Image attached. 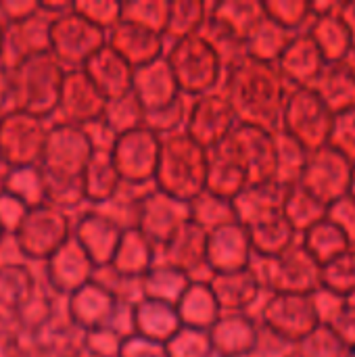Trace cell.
<instances>
[{
	"label": "cell",
	"mask_w": 355,
	"mask_h": 357,
	"mask_svg": "<svg viewBox=\"0 0 355 357\" xmlns=\"http://www.w3.org/2000/svg\"><path fill=\"white\" fill-rule=\"evenodd\" d=\"M0 192H2V178H0Z\"/></svg>",
	"instance_id": "obj_37"
},
{
	"label": "cell",
	"mask_w": 355,
	"mask_h": 357,
	"mask_svg": "<svg viewBox=\"0 0 355 357\" xmlns=\"http://www.w3.org/2000/svg\"><path fill=\"white\" fill-rule=\"evenodd\" d=\"M205 4L201 2H169V17L163 31V40L178 42L195 36L205 25Z\"/></svg>",
	"instance_id": "obj_30"
},
{
	"label": "cell",
	"mask_w": 355,
	"mask_h": 357,
	"mask_svg": "<svg viewBox=\"0 0 355 357\" xmlns=\"http://www.w3.org/2000/svg\"><path fill=\"white\" fill-rule=\"evenodd\" d=\"M282 115L285 126L289 130L287 134L293 136L303 149L320 151L324 142L331 138V109L314 90H299L297 94H293L291 100L285 102Z\"/></svg>",
	"instance_id": "obj_10"
},
{
	"label": "cell",
	"mask_w": 355,
	"mask_h": 357,
	"mask_svg": "<svg viewBox=\"0 0 355 357\" xmlns=\"http://www.w3.org/2000/svg\"><path fill=\"white\" fill-rule=\"evenodd\" d=\"M82 71L100 92L105 102L115 100L132 90L134 67H130L109 44H105L96 54H92L84 63Z\"/></svg>",
	"instance_id": "obj_19"
},
{
	"label": "cell",
	"mask_w": 355,
	"mask_h": 357,
	"mask_svg": "<svg viewBox=\"0 0 355 357\" xmlns=\"http://www.w3.org/2000/svg\"><path fill=\"white\" fill-rule=\"evenodd\" d=\"M6 105H10V77L8 71L0 65V115Z\"/></svg>",
	"instance_id": "obj_34"
},
{
	"label": "cell",
	"mask_w": 355,
	"mask_h": 357,
	"mask_svg": "<svg viewBox=\"0 0 355 357\" xmlns=\"http://www.w3.org/2000/svg\"><path fill=\"white\" fill-rule=\"evenodd\" d=\"M105 105V98L82 69H67L59 98V109L65 113L67 123L86 126L96 121L103 117Z\"/></svg>",
	"instance_id": "obj_17"
},
{
	"label": "cell",
	"mask_w": 355,
	"mask_h": 357,
	"mask_svg": "<svg viewBox=\"0 0 355 357\" xmlns=\"http://www.w3.org/2000/svg\"><path fill=\"white\" fill-rule=\"evenodd\" d=\"M224 73L226 77L220 94L230 102L236 119L276 134L285 113L280 73L270 63L249 54L226 65Z\"/></svg>",
	"instance_id": "obj_2"
},
{
	"label": "cell",
	"mask_w": 355,
	"mask_h": 357,
	"mask_svg": "<svg viewBox=\"0 0 355 357\" xmlns=\"http://www.w3.org/2000/svg\"><path fill=\"white\" fill-rule=\"evenodd\" d=\"M257 278L249 268L228 274H213L209 289L220 310H241L257 295Z\"/></svg>",
	"instance_id": "obj_25"
},
{
	"label": "cell",
	"mask_w": 355,
	"mask_h": 357,
	"mask_svg": "<svg viewBox=\"0 0 355 357\" xmlns=\"http://www.w3.org/2000/svg\"><path fill=\"white\" fill-rule=\"evenodd\" d=\"M190 220V203L167 197L165 192L155 190L146 195L140 203L138 230L153 243L155 251L184 224Z\"/></svg>",
	"instance_id": "obj_12"
},
{
	"label": "cell",
	"mask_w": 355,
	"mask_h": 357,
	"mask_svg": "<svg viewBox=\"0 0 355 357\" xmlns=\"http://www.w3.org/2000/svg\"><path fill=\"white\" fill-rule=\"evenodd\" d=\"M276 146L274 134L241 123L207 151L205 190L232 201L243 190L274 182Z\"/></svg>",
	"instance_id": "obj_1"
},
{
	"label": "cell",
	"mask_w": 355,
	"mask_h": 357,
	"mask_svg": "<svg viewBox=\"0 0 355 357\" xmlns=\"http://www.w3.org/2000/svg\"><path fill=\"white\" fill-rule=\"evenodd\" d=\"M107 44L134 69L144 67L163 56L165 40L161 33L138 23L119 19L107 31Z\"/></svg>",
	"instance_id": "obj_16"
},
{
	"label": "cell",
	"mask_w": 355,
	"mask_h": 357,
	"mask_svg": "<svg viewBox=\"0 0 355 357\" xmlns=\"http://www.w3.org/2000/svg\"><path fill=\"white\" fill-rule=\"evenodd\" d=\"M107 44V31L92 25L75 10L50 21L48 50L65 69H82L84 63Z\"/></svg>",
	"instance_id": "obj_6"
},
{
	"label": "cell",
	"mask_w": 355,
	"mask_h": 357,
	"mask_svg": "<svg viewBox=\"0 0 355 357\" xmlns=\"http://www.w3.org/2000/svg\"><path fill=\"white\" fill-rule=\"evenodd\" d=\"M121 234H123L121 228H117L109 218H105L94 209L77 220L73 238L90 257L94 268H107L111 266Z\"/></svg>",
	"instance_id": "obj_18"
},
{
	"label": "cell",
	"mask_w": 355,
	"mask_h": 357,
	"mask_svg": "<svg viewBox=\"0 0 355 357\" xmlns=\"http://www.w3.org/2000/svg\"><path fill=\"white\" fill-rule=\"evenodd\" d=\"M205 247H207V232L192 220L184 222L157 251L155 264L174 268L182 274L192 276L199 268H209L205 259Z\"/></svg>",
	"instance_id": "obj_14"
},
{
	"label": "cell",
	"mask_w": 355,
	"mask_h": 357,
	"mask_svg": "<svg viewBox=\"0 0 355 357\" xmlns=\"http://www.w3.org/2000/svg\"><path fill=\"white\" fill-rule=\"evenodd\" d=\"M320 59L322 52L316 42L312 38H299L282 54V71L299 82H310L322 73Z\"/></svg>",
	"instance_id": "obj_28"
},
{
	"label": "cell",
	"mask_w": 355,
	"mask_h": 357,
	"mask_svg": "<svg viewBox=\"0 0 355 357\" xmlns=\"http://www.w3.org/2000/svg\"><path fill=\"white\" fill-rule=\"evenodd\" d=\"M142 119H144V111L132 90L115 100H109L103 111V121L113 130L115 136L140 128Z\"/></svg>",
	"instance_id": "obj_31"
},
{
	"label": "cell",
	"mask_w": 355,
	"mask_h": 357,
	"mask_svg": "<svg viewBox=\"0 0 355 357\" xmlns=\"http://www.w3.org/2000/svg\"><path fill=\"white\" fill-rule=\"evenodd\" d=\"M67 69L48 52L33 54L8 71L10 77V109L48 119L59 111L61 88Z\"/></svg>",
	"instance_id": "obj_4"
},
{
	"label": "cell",
	"mask_w": 355,
	"mask_h": 357,
	"mask_svg": "<svg viewBox=\"0 0 355 357\" xmlns=\"http://www.w3.org/2000/svg\"><path fill=\"white\" fill-rule=\"evenodd\" d=\"M121 184L117 169L113 167L111 153H92L84 172V192L86 201L100 205L109 201Z\"/></svg>",
	"instance_id": "obj_26"
},
{
	"label": "cell",
	"mask_w": 355,
	"mask_h": 357,
	"mask_svg": "<svg viewBox=\"0 0 355 357\" xmlns=\"http://www.w3.org/2000/svg\"><path fill=\"white\" fill-rule=\"evenodd\" d=\"M4 236H6V232H4V230H2V226H0V241H2Z\"/></svg>",
	"instance_id": "obj_36"
},
{
	"label": "cell",
	"mask_w": 355,
	"mask_h": 357,
	"mask_svg": "<svg viewBox=\"0 0 355 357\" xmlns=\"http://www.w3.org/2000/svg\"><path fill=\"white\" fill-rule=\"evenodd\" d=\"M50 21H52L50 15H46L44 10H38L23 21L6 23L2 52H0V65L6 71H10L21 61H25L33 54H40V52H48Z\"/></svg>",
	"instance_id": "obj_13"
},
{
	"label": "cell",
	"mask_w": 355,
	"mask_h": 357,
	"mask_svg": "<svg viewBox=\"0 0 355 357\" xmlns=\"http://www.w3.org/2000/svg\"><path fill=\"white\" fill-rule=\"evenodd\" d=\"M155 266V247L153 243L138 230H123L117 251L111 259V268L115 274L126 278H144V274Z\"/></svg>",
	"instance_id": "obj_23"
},
{
	"label": "cell",
	"mask_w": 355,
	"mask_h": 357,
	"mask_svg": "<svg viewBox=\"0 0 355 357\" xmlns=\"http://www.w3.org/2000/svg\"><path fill=\"white\" fill-rule=\"evenodd\" d=\"M13 238L23 255L50 259L71 238V224L65 211L44 203L27 209Z\"/></svg>",
	"instance_id": "obj_7"
},
{
	"label": "cell",
	"mask_w": 355,
	"mask_h": 357,
	"mask_svg": "<svg viewBox=\"0 0 355 357\" xmlns=\"http://www.w3.org/2000/svg\"><path fill=\"white\" fill-rule=\"evenodd\" d=\"M2 190L17 201H21L27 209L44 205V184L38 165L31 167H15L8 169L2 178Z\"/></svg>",
	"instance_id": "obj_29"
},
{
	"label": "cell",
	"mask_w": 355,
	"mask_h": 357,
	"mask_svg": "<svg viewBox=\"0 0 355 357\" xmlns=\"http://www.w3.org/2000/svg\"><path fill=\"white\" fill-rule=\"evenodd\" d=\"M169 73L184 96L209 94L224 75V63L213 46L201 36H188L172 42L169 50L163 54Z\"/></svg>",
	"instance_id": "obj_5"
},
{
	"label": "cell",
	"mask_w": 355,
	"mask_h": 357,
	"mask_svg": "<svg viewBox=\"0 0 355 357\" xmlns=\"http://www.w3.org/2000/svg\"><path fill=\"white\" fill-rule=\"evenodd\" d=\"M234 126H236V115L230 102L222 94L209 92L199 96L190 105L186 113L184 134H188L197 144L209 151L222 138H226L234 130Z\"/></svg>",
	"instance_id": "obj_11"
},
{
	"label": "cell",
	"mask_w": 355,
	"mask_h": 357,
	"mask_svg": "<svg viewBox=\"0 0 355 357\" xmlns=\"http://www.w3.org/2000/svg\"><path fill=\"white\" fill-rule=\"evenodd\" d=\"M132 322H134V337L161 347L182 328L176 305L157 299H146V297L134 305Z\"/></svg>",
	"instance_id": "obj_21"
},
{
	"label": "cell",
	"mask_w": 355,
	"mask_h": 357,
	"mask_svg": "<svg viewBox=\"0 0 355 357\" xmlns=\"http://www.w3.org/2000/svg\"><path fill=\"white\" fill-rule=\"evenodd\" d=\"M190 220L197 222L205 232H209L222 224L236 222L232 203L226 199H220L207 190L190 203Z\"/></svg>",
	"instance_id": "obj_32"
},
{
	"label": "cell",
	"mask_w": 355,
	"mask_h": 357,
	"mask_svg": "<svg viewBox=\"0 0 355 357\" xmlns=\"http://www.w3.org/2000/svg\"><path fill=\"white\" fill-rule=\"evenodd\" d=\"M46 132L44 119L21 111H4L0 117V159L6 169L38 165Z\"/></svg>",
	"instance_id": "obj_8"
},
{
	"label": "cell",
	"mask_w": 355,
	"mask_h": 357,
	"mask_svg": "<svg viewBox=\"0 0 355 357\" xmlns=\"http://www.w3.org/2000/svg\"><path fill=\"white\" fill-rule=\"evenodd\" d=\"M176 312L182 326L197 331L211 328L220 318V307L211 295L209 284L205 282H190L180 301L176 303Z\"/></svg>",
	"instance_id": "obj_24"
},
{
	"label": "cell",
	"mask_w": 355,
	"mask_h": 357,
	"mask_svg": "<svg viewBox=\"0 0 355 357\" xmlns=\"http://www.w3.org/2000/svg\"><path fill=\"white\" fill-rule=\"evenodd\" d=\"M132 92L134 96L138 98L144 115L146 113H155V111H161L165 107H169L174 100H178L180 96H184L172 73H169V67L167 63L161 59L144 65V67H138L134 69V77H132Z\"/></svg>",
	"instance_id": "obj_20"
},
{
	"label": "cell",
	"mask_w": 355,
	"mask_h": 357,
	"mask_svg": "<svg viewBox=\"0 0 355 357\" xmlns=\"http://www.w3.org/2000/svg\"><path fill=\"white\" fill-rule=\"evenodd\" d=\"M153 182L167 197L192 203L205 192L207 151L184 132L163 136Z\"/></svg>",
	"instance_id": "obj_3"
},
{
	"label": "cell",
	"mask_w": 355,
	"mask_h": 357,
	"mask_svg": "<svg viewBox=\"0 0 355 357\" xmlns=\"http://www.w3.org/2000/svg\"><path fill=\"white\" fill-rule=\"evenodd\" d=\"M320 86L314 90L331 111H349L355 109V73L352 69H343L341 65H333L322 71Z\"/></svg>",
	"instance_id": "obj_27"
},
{
	"label": "cell",
	"mask_w": 355,
	"mask_h": 357,
	"mask_svg": "<svg viewBox=\"0 0 355 357\" xmlns=\"http://www.w3.org/2000/svg\"><path fill=\"white\" fill-rule=\"evenodd\" d=\"M50 278L61 291L75 293L92 280L94 264L84 253V249L71 236L52 257H50Z\"/></svg>",
	"instance_id": "obj_22"
},
{
	"label": "cell",
	"mask_w": 355,
	"mask_h": 357,
	"mask_svg": "<svg viewBox=\"0 0 355 357\" xmlns=\"http://www.w3.org/2000/svg\"><path fill=\"white\" fill-rule=\"evenodd\" d=\"M159 146L161 138L144 126L119 134L111 151V161L121 182L155 184L153 178L159 161Z\"/></svg>",
	"instance_id": "obj_9"
},
{
	"label": "cell",
	"mask_w": 355,
	"mask_h": 357,
	"mask_svg": "<svg viewBox=\"0 0 355 357\" xmlns=\"http://www.w3.org/2000/svg\"><path fill=\"white\" fill-rule=\"evenodd\" d=\"M0 117H2V115H0Z\"/></svg>",
	"instance_id": "obj_38"
},
{
	"label": "cell",
	"mask_w": 355,
	"mask_h": 357,
	"mask_svg": "<svg viewBox=\"0 0 355 357\" xmlns=\"http://www.w3.org/2000/svg\"><path fill=\"white\" fill-rule=\"evenodd\" d=\"M25 213H27V207L21 201L6 195L4 190L0 192V226L6 234H13L17 230Z\"/></svg>",
	"instance_id": "obj_33"
},
{
	"label": "cell",
	"mask_w": 355,
	"mask_h": 357,
	"mask_svg": "<svg viewBox=\"0 0 355 357\" xmlns=\"http://www.w3.org/2000/svg\"><path fill=\"white\" fill-rule=\"evenodd\" d=\"M251 241L239 222L222 224L207 232L205 259L213 274L239 272L249 266Z\"/></svg>",
	"instance_id": "obj_15"
},
{
	"label": "cell",
	"mask_w": 355,
	"mask_h": 357,
	"mask_svg": "<svg viewBox=\"0 0 355 357\" xmlns=\"http://www.w3.org/2000/svg\"><path fill=\"white\" fill-rule=\"evenodd\" d=\"M4 29H6V21L0 13V52H2V40H4Z\"/></svg>",
	"instance_id": "obj_35"
}]
</instances>
